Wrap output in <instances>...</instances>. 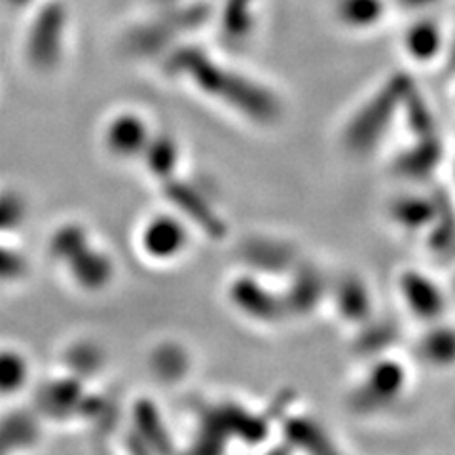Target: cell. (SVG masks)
I'll list each match as a JSON object with an SVG mask.
<instances>
[{
  "mask_svg": "<svg viewBox=\"0 0 455 455\" xmlns=\"http://www.w3.org/2000/svg\"><path fill=\"white\" fill-rule=\"evenodd\" d=\"M8 3L13 6H25L27 3H31V0H8Z\"/></svg>",
  "mask_w": 455,
  "mask_h": 455,
  "instance_id": "cell-8",
  "label": "cell"
},
{
  "mask_svg": "<svg viewBox=\"0 0 455 455\" xmlns=\"http://www.w3.org/2000/svg\"><path fill=\"white\" fill-rule=\"evenodd\" d=\"M65 28V12L61 6L50 4L38 13L28 38V55L35 65L46 68L60 55V44Z\"/></svg>",
  "mask_w": 455,
  "mask_h": 455,
  "instance_id": "cell-2",
  "label": "cell"
},
{
  "mask_svg": "<svg viewBox=\"0 0 455 455\" xmlns=\"http://www.w3.org/2000/svg\"><path fill=\"white\" fill-rule=\"evenodd\" d=\"M173 65L202 90L215 93L251 114L269 116L277 108L275 99L262 90L260 85L252 84L230 68L220 67L215 60H209L202 52L182 50L177 53Z\"/></svg>",
  "mask_w": 455,
  "mask_h": 455,
  "instance_id": "cell-1",
  "label": "cell"
},
{
  "mask_svg": "<svg viewBox=\"0 0 455 455\" xmlns=\"http://www.w3.org/2000/svg\"><path fill=\"white\" fill-rule=\"evenodd\" d=\"M142 142H145V125L130 114L116 118L108 127V145L116 154H133L142 147Z\"/></svg>",
  "mask_w": 455,
  "mask_h": 455,
  "instance_id": "cell-5",
  "label": "cell"
},
{
  "mask_svg": "<svg viewBox=\"0 0 455 455\" xmlns=\"http://www.w3.org/2000/svg\"><path fill=\"white\" fill-rule=\"evenodd\" d=\"M21 378V366L13 355L0 353V391H8L18 386Z\"/></svg>",
  "mask_w": 455,
  "mask_h": 455,
  "instance_id": "cell-6",
  "label": "cell"
},
{
  "mask_svg": "<svg viewBox=\"0 0 455 455\" xmlns=\"http://www.w3.org/2000/svg\"><path fill=\"white\" fill-rule=\"evenodd\" d=\"M398 3H401L404 8L421 10V8H427V6L438 3V0H398Z\"/></svg>",
  "mask_w": 455,
  "mask_h": 455,
  "instance_id": "cell-7",
  "label": "cell"
},
{
  "mask_svg": "<svg viewBox=\"0 0 455 455\" xmlns=\"http://www.w3.org/2000/svg\"><path fill=\"white\" fill-rule=\"evenodd\" d=\"M443 46V33L435 21L421 20L408 27L404 36L406 52L418 61H429Z\"/></svg>",
  "mask_w": 455,
  "mask_h": 455,
  "instance_id": "cell-3",
  "label": "cell"
},
{
  "mask_svg": "<svg viewBox=\"0 0 455 455\" xmlns=\"http://www.w3.org/2000/svg\"><path fill=\"white\" fill-rule=\"evenodd\" d=\"M338 18L347 27L364 28L381 21L386 13L383 0H338Z\"/></svg>",
  "mask_w": 455,
  "mask_h": 455,
  "instance_id": "cell-4",
  "label": "cell"
}]
</instances>
